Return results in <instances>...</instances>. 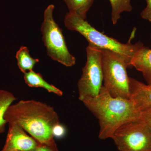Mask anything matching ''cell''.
Returning a JSON list of instances; mask_svg holds the SVG:
<instances>
[{"label":"cell","instance_id":"9c48e42d","mask_svg":"<svg viewBox=\"0 0 151 151\" xmlns=\"http://www.w3.org/2000/svg\"><path fill=\"white\" fill-rule=\"evenodd\" d=\"M129 99L139 112L151 108V84L129 77Z\"/></svg>","mask_w":151,"mask_h":151},{"label":"cell","instance_id":"6da1fadb","mask_svg":"<svg viewBox=\"0 0 151 151\" xmlns=\"http://www.w3.org/2000/svg\"><path fill=\"white\" fill-rule=\"evenodd\" d=\"M7 124H17L40 144L56 145L52 134L60 124L54 108L35 100H21L10 105L4 116Z\"/></svg>","mask_w":151,"mask_h":151},{"label":"cell","instance_id":"5b68a950","mask_svg":"<svg viewBox=\"0 0 151 151\" xmlns=\"http://www.w3.org/2000/svg\"><path fill=\"white\" fill-rule=\"evenodd\" d=\"M102 50L103 86L112 97L129 99V77L127 70L128 63L118 53Z\"/></svg>","mask_w":151,"mask_h":151},{"label":"cell","instance_id":"9a60e30c","mask_svg":"<svg viewBox=\"0 0 151 151\" xmlns=\"http://www.w3.org/2000/svg\"><path fill=\"white\" fill-rule=\"evenodd\" d=\"M111 3L112 12L111 20L113 24H116L121 18V14L124 12L132 10L131 0H109Z\"/></svg>","mask_w":151,"mask_h":151},{"label":"cell","instance_id":"7a4b0ae2","mask_svg":"<svg viewBox=\"0 0 151 151\" xmlns=\"http://www.w3.org/2000/svg\"><path fill=\"white\" fill-rule=\"evenodd\" d=\"M82 102L99 121L101 140L112 138L122 125L139 119L141 112L131 100L112 97L104 86L97 96L87 97Z\"/></svg>","mask_w":151,"mask_h":151},{"label":"cell","instance_id":"ffe728a7","mask_svg":"<svg viewBox=\"0 0 151 151\" xmlns=\"http://www.w3.org/2000/svg\"></svg>","mask_w":151,"mask_h":151},{"label":"cell","instance_id":"ba28073f","mask_svg":"<svg viewBox=\"0 0 151 151\" xmlns=\"http://www.w3.org/2000/svg\"><path fill=\"white\" fill-rule=\"evenodd\" d=\"M39 143L17 124H9L5 144L1 151H35Z\"/></svg>","mask_w":151,"mask_h":151},{"label":"cell","instance_id":"2e32d148","mask_svg":"<svg viewBox=\"0 0 151 151\" xmlns=\"http://www.w3.org/2000/svg\"><path fill=\"white\" fill-rule=\"evenodd\" d=\"M139 120L151 130V108L141 112Z\"/></svg>","mask_w":151,"mask_h":151},{"label":"cell","instance_id":"4fadbf2b","mask_svg":"<svg viewBox=\"0 0 151 151\" xmlns=\"http://www.w3.org/2000/svg\"><path fill=\"white\" fill-rule=\"evenodd\" d=\"M17 99L12 93L0 89V134L4 132L6 124H7L4 118L6 112Z\"/></svg>","mask_w":151,"mask_h":151},{"label":"cell","instance_id":"e0dca14e","mask_svg":"<svg viewBox=\"0 0 151 151\" xmlns=\"http://www.w3.org/2000/svg\"><path fill=\"white\" fill-rule=\"evenodd\" d=\"M147 6L141 13L142 18L151 22V0H146Z\"/></svg>","mask_w":151,"mask_h":151},{"label":"cell","instance_id":"30bf717a","mask_svg":"<svg viewBox=\"0 0 151 151\" xmlns=\"http://www.w3.org/2000/svg\"><path fill=\"white\" fill-rule=\"evenodd\" d=\"M131 65L142 73L148 84H151V49L143 46L132 58Z\"/></svg>","mask_w":151,"mask_h":151},{"label":"cell","instance_id":"7c38bea8","mask_svg":"<svg viewBox=\"0 0 151 151\" xmlns=\"http://www.w3.org/2000/svg\"><path fill=\"white\" fill-rule=\"evenodd\" d=\"M16 58L19 69L24 73L33 70L35 64L39 62L38 59L32 57L28 48L26 46L21 47L17 51Z\"/></svg>","mask_w":151,"mask_h":151},{"label":"cell","instance_id":"d6986e66","mask_svg":"<svg viewBox=\"0 0 151 151\" xmlns=\"http://www.w3.org/2000/svg\"><path fill=\"white\" fill-rule=\"evenodd\" d=\"M35 151H59L57 148V145H49L39 143L38 146Z\"/></svg>","mask_w":151,"mask_h":151},{"label":"cell","instance_id":"ac0fdd59","mask_svg":"<svg viewBox=\"0 0 151 151\" xmlns=\"http://www.w3.org/2000/svg\"><path fill=\"white\" fill-rule=\"evenodd\" d=\"M65 130L64 127L60 124L56 125L52 130V134L54 137L61 138L65 134Z\"/></svg>","mask_w":151,"mask_h":151},{"label":"cell","instance_id":"8fae6325","mask_svg":"<svg viewBox=\"0 0 151 151\" xmlns=\"http://www.w3.org/2000/svg\"><path fill=\"white\" fill-rule=\"evenodd\" d=\"M24 78L26 84L29 87L43 88L48 92L54 93L59 96L63 94V92L61 90L47 82L40 73H37L33 70L24 73Z\"/></svg>","mask_w":151,"mask_h":151},{"label":"cell","instance_id":"5bb4252c","mask_svg":"<svg viewBox=\"0 0 151 151\" xmlns=\"http://www.w3.org/2000/svg\"><path fill=\"white\" fill-rule=\"evenodd\" d=\"M69 12L77 14L86 19V14L92 6L94 0H63Z\"/></svg>","mask_w":151,"mask_h":151},{"label":"cell","instance_id":"3957f363","mask_svg":"<svg viewBox=\"0 0 151 151\" xmlns=\"http://www.w3.org/2000/svg\"><path fill=\"white\" fill-rule=\"evenodd\" d=\"M65 27L71 31L78 32L81 35L89 44L92 45L102 49L108 50L121 55L131 66V61L135 53L144 45L142 42L132 44V39L134 37L136 29L133 30L129 42L123 43L116 39L105 35L89 24L86 19H82L74 13H68L64 19Z\"/></svg>","mask_w":151,"mask_h":151},{"label":"cell","instance_id":"44dd1931","mask_svg":"<svg viewBox=\"0 0 151 151\" xmlns=\"http://www.w3.org/2000/svg\"></svg>","mask_w":151,"mask_h":151},{"label":"cell","instance_id":"52a82bcc","mask_svg":"<svg viewBox=\"0 0 151 151\" xmlns=\"http://www.w3.org/2000/svg\"><path fill=\"white\" fill-rule=\"evenodd\" d=\"M111 139L119 151H151V130L139 120L122 125Z\"/></svg>","mask_w":151,"mask_h":151},{"label":"cell","instance_id":"8992f818","mask_svg":"<svg viewBox=\"0 0 151 151\" xmlns=\"http://www.w3.org/2000/svg\"><path fill=\"white\" fill-rule=\"evenodd\" d=\"M86 53V63L77 84L78 99L81 102L87 97L98 95L103 81L102 49L89 44Z\"/></svg>","mask_w":151,"mask_h":151},{"label":"cell","instance_id":"277c9868","mask_svg":"<svg viewBox=\"0 0 151 151\" xmlns=\"http://www.w3.org/2000/svg\"><path fill=\"white\" fill-rule=\"evenodd\" d=\"M54 9V5H50L44 12L41 27L42 41L47 55L52 59L66 67H71L75 65L76 60L69 52L62 29L53 18Z\"/></svg>","mask_w":151,"mask_h":151}]
</instances>
